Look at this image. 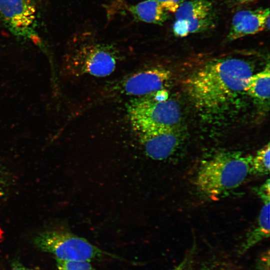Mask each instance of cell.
<instances>
[{
    "label": "cell",
    "mask_w": 270,
    "mask_h": 270,
    "mask_svg": "<svg viewBox=\"0 0 270 270\" xmlns=\"http://www.w3.org/2000/svg\"><path fill=\"white\" fill-rule=\"evenodd\" d=\"M168 12H174L185 0H156Z\"/></svg>",
    "instance_id": "19"
},
{
    "label": "cell",
    "mask_w": 270,
    "mask_h": 270,
    "mask_svg": "<svg viewBox=\"0 0 270 270\" xmlns=\"http://www.w3.org/2000/svg\"><path fill=\"white\" fill-rule=\"evenodd\" d=\"M130 12L138 20L148 23L163 24L168 18V12L156 0H146L130 8Z\"/></svg>",
    "instance_id": "12"
},
{
    "label": "cell",
    "mask_w": 270,
    "mask_h": 270,
    "mask_svg": "<svg viewBox=\"0 0 270 270\" xmlns=\"http://www.w3.org/2000/svg\"><path fill=\"white\" fill-rule=\"evenodd\" d=\"M270 144L260 149L254 156H252L250 173L258 176H264L270 172Z\"/></svg>",
    "instance_id": "14"
},
{
    "label": "cell",
    "mask_w": 270,
    "mask_h": 270,
    "mask_svg": "<svg viewBox=\"0 0 270 270\" xmlns=\"http://www.w3.org/2000/svg\"><path fill=\"white\" fill-rule=\"evenodd\" d=\"M137 133L146 155L154 160L168 158L177 150L182 140L177 128H149Z\"/></svg>",
    "instance_id": "7"
},
{
    "label": "cell",
    "mask_w": 270,
    "mask_h": 270,
    "mask_svg": "<svg viewBox=\"0 0 270 270\" xmlns=\"http://www.w3.org/2000/svg\"><path fill=\"white\" fill-rule=\"evenodd\" d=\"M254 270H270V250H268L258 257Z\"/></svg>",
    "instance_id": "18"
},
{
    "label": "cell",
    "mask_w": 270,
    "mask_h": 270,
    "mask_svg": "<svg viewBox=\"0 0 270 270\" xmlns=\"http://www.w3.org/2000/svg\"><path fill=\"white\" fill-rule=\"evenodd\" d=\"M214 7L210 0H185L175 12L176 20L187 22L189 34L212 28L214 24Z\"/></svg>",
    "instance_id": "9"
},
{
    "label": "cell",
    "mask_w": 270,
    "mask_h": 270,
    "mask_svg": "<svg viewBox=\"0 0 270 270\" xmlns=\"http://www.w3.org/2000/svg\"><path fill=\"white\" fill-rule=\"evenodd\" d=\"M34 243L40 250L52 254L60 260L90 262L107 254L86 239L66 231L42 232L35 237Z\"/></svg>",
    "instance_id": "4"
},
{
    "label": "cell",
    "mask_w": 270,
    "mask_h": 270,
    "mask_svg": "<svg viewBox=\"0 0 270 270\" xmlns=\"http://www.w3.org/2000/svg\"><path fill=\"white\" fill-rule=\"evenodd\" d=\"M0 20L14 36L38 37V12L32 0H0Z\"/></svg>",
    "instance_id": "5"
},
{
    "label": "cell",
    "mask_w": 270,
    "mask_h": 270,
    "mask_svg": "<svg viewBox=\"0 0 270 270\" xmlns=\"http://www.w3.org/2000/svg\"><path fill=\"white\" fill-rule=\"evenodd\" d=\"M200 270H229L224 266L219 264H212L202 268Z\"/></svg>",
    "instance_id": "21"
},
{
    "label": "cell",
    "mask_w": 270,
    "mask_h": 270,
    "mask_svg": "<svg viewBox=\"0 0 270 270\" xmlns=\"http://www.w3.org/2000/svg\"><path fill=\"white\" fill-rule=\"evenodd\" d=\"M57 270H96L90 262L56 260Z\"/></svg>",
    "instance_id": "15"
},
{
    "label": "cell",
    "mask_w": 270,
    "mask_h": 270,
    "mask_svg": "<svg viewBox=\"0 0 270 270\" xmlns=\"http://www.w3.org/2000/svg\"><path fill=\"white\" fill-rule=\"evenodd\" d=\"M172 30L174 34L178 37H184L189 34L188 24L184 20H176Z\"/></svg>",
    "instance_id": "16"
},
{
    "label": "cell",
    "mask_w": 270,
    "mask_h": 270,
    "mask_svg": "<svg viewBox=\"0 0 270 270\" xmlns=\"http://www.w3.org/2000/svg\"><path fill=\"white\" fill-rule=\"evenodd\" d=\"M269 28L268 8L240 10L232 18L227 38L236 40Z\"/></svg>",
    "instance_id": "10"
},
{
    "label": "cell",
    "mask_w": 270,
    "mask_h": 270,
    "mask_svg": "<svg viewBox=\"0 0 270 270\" xmlns=\"http://www.w3.org/2000/svg\"><path fill=\"white\" fill-rule=\"evenodd\" d=\"M252 158L241 152L226 151L204 160L195 178L197 190L214 200L236 188L250 174Z\"/></svg>",
    "instance_id": "2"
},
{
    "label": "cell",
    "mask_w": 270,
    "mask_h": 270,
    "mask_svg": "<svg viewBox=\"0 0 270 270\" xmlns=\"http://www.w3.org/2000/svg\"><path fill=\"white\" fill-rule=\"evenodd\" d=\"M8 186L9 183L8 177L0 166V204L6 196Z\"/></svg>",
    "instance_id": "20"
},
{
    "label": "cell",
    "mask_w": 270,
    "mask_h": 270,
    "mask_svg": "<svg viewBox=\"0 0 270 270\" xmlns=\"http://www.w3.org/2000/svg\"><path fill=\"white\" fill-rule=\"evenodd\" d=\"M164 91L138 97L128 105L130 120L136 132L154 128H177L181 118L179 106L167 100Z\"/></svg>",
    "instance_id": "3"
},
{
    "label": "cell",
    "mask_w": 270,
    "mask_h": 270,
    "mask_svg": "<svg viewBox=\"0 0 270 270\" xmlns=\"http://www.w3.org/2000/svg\"><path fill=\"white\" fill-rule=\"evenodd\" d=\"M194 250L188 252L181 262L171 270H190L194 262Z\"/></svg>",
    "instance_id": "17"
},
{
    "label": "cell",
    "mask_w": 270,
    "mask_h": 270,
    "mask_svg": "<svg viewBox=\"0 0 270 270\" xmlns=\"http://www.w3.org/2000/svg\"><path fill=\"white\" fill-rule=\"evenodd\" d=\"M116 54L113 47L100 44H88L74 54L71 64L77 73L93 76L109 75L116 64Z\"/></svg>",
    "instance_id": "6"
},
{
    "label": "cell",
    "mask_w": 270,
    "mask_h": 270,
    "mask_svg": "<svg viewBox=\"0 0 270 270\" xmlns=\"http://www.w3.org/2000/svg\"><path fill=\"white\" fill-rule=\"evenodd\" d=\"M14 268V270H36L28 268L18 264H16Z\"/></svg>",
    "instance_id": "23"
},
{
    "label": "cell",
    "mask_w": 270,
    "mask_h": 270,
    "mask_svg": "<svg viewBox=\"0 0 270 270\" xmlns=\"http://www.w3.org/2000/svg\"><path fill=\"white\" fill-rule=\"evenodd\" d=\"M256 192L262 201L263 205L256 225L248 234L240 248L238 252L240 254H244L256 244L270 236V187L267 185H262Z\"/></svg>",
    "instance_id": "11"
},
{
    "label": "cell",
    "mask_w": 270,
    "mask_h": 270,
    "mask_svg": "<svg viewBox=\"0 0 270 270\" xmlns=\"http://www.w3.org/2000/svg\"><path fill=\"white\" fill-rule=\"evenodd\" d=\"M270 77V66L268 64L260 72L250 76L245 88V93L258 101L268 102Z\"/></svg>",
    "instance_id": "13"
},
{
    "label": "cell",
    "mask_w": 270,
    "mask_h": 270,
    "mask_svg": "<svg viewBox=\"0 0 270 270\" xmlns=\"http://www.w3.org/2000/svg\"><path fill=\"white\" fill-rule=\"evenodd\" d=\"M231 2L236 4H247L254 2L256 0H230Z\"/></svg>",
    "instance_id": "22"
},
{
    "label": "cell",
    "mask_w": 270,
    "mask_h": 270,
    "mask_svg": "<svg viewBox=\"0 0 270 270\" xmlns=\"http://www.w3.org/2000/svg\"><path fill=\"white\" fill-rule=\"evenodd\" d=\"M253 74L248 61L224 58L210 60L194 70L184 80L188 95L200 111L215 114L236 104L245 93Z\"/></svg>",
    "instance_id": "1"
},
{
    "label": "cell",
    "mask_w": 270,
    "mask_h": 270,
    "mask_svg": "<svg viewBox=\"0 0 270 270\" xmlns=\"http://www.w3.org/2000/svg\"><path fill=\"white\" fill-rule=\"evenodd\" d=\"M170 77V71L166 68H148L126 78L119 88L126 94L141 97L163 90Z\"/></svg>",
    "instance_id": "8"
}]
</instances>
